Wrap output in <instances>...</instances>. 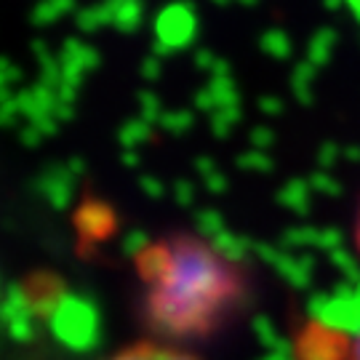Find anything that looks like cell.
<instances>
[{"label": "cell", "instance_id": "cell-1", "mask_svg": "<svg viewBox=\"0 0 360 360\" xmlns=\"http://www.w3.org/2000/svg\"><path fill=\"white\" fill-rule=\"evenodd\" d=\"M110 360H195L193 355L181 352L174 347H163V345H136L123 352L112 355Z\"/></svg>", "mask_w": 360, "mask_h": 360}, {"label": "cell", "instance_id": "cell-2", "mask_svg": "<svg viewBox=\"0 0 360 360\" xmlns=\"http://www.w3.org/2000/svg\"><path fill=\"white\" fill-rule=\"evenodd\" d=\"M352 240H355V251H358L360 257V206H358V214H355V235H352Z\"/></svg>", "mask_w": 360, "mask_h": 360}, {"label": "cell", "instance_id": "cell-3", "mask_svg": "<svg viewBox=\"0 0 360 360\" xmlns=\"http://www.w3.org/2000/svg\"><path fill=\"white\" fill-rule=\"evenodd\" d=\"M349 360H360V339L355 342V347H352V355H349Z\"/></svg>", "mask_w": 360, "mask_h": 360}]
</instances>
